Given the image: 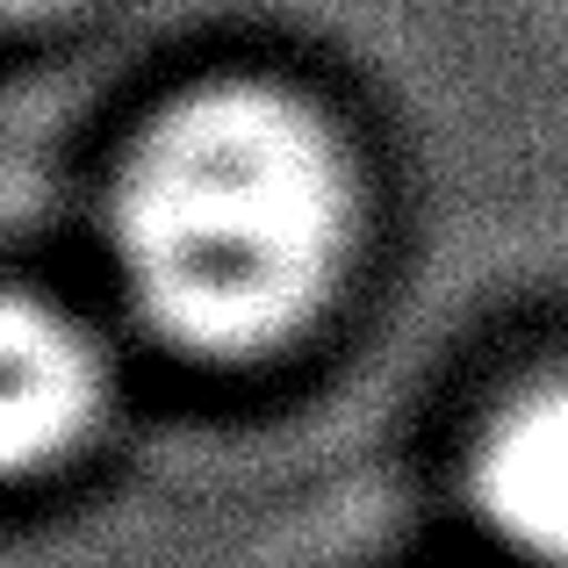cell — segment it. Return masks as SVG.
<instances>
[{"label": "cell", "mask_w": 568, "mask_h": 568, "mask_svg": "<svg viewBox=\"0 0 568 568\" xmlns=\"http://www.w3.org/2000/svg\"><path fill=\"white\" fill-rule=\"evenodd\" d=\"M361 216V159L324 101L281 80H202L130 138L109 245L173 353L252 367L324 324Z\"/></svg>", "instance_id": "6da1fadb"}, {"label": "cell", "mask_w": 568, "mask_h": 568, "mask_svg": "<svg viewBox=\"0 0 568 568\" xmlns=\"http://www.w3.org/2000/svg\"><path fill=\"white\" fill-rule=\"evenodd\" d=\"M468 504L526 568H568V367L497 403L468 446Z\"/></svg>", "instance_id": "7a4b0ae2"}, {"label": "cell", "mask_w": 568, "mask_h": 568, "mask_svg": "<svg viewBox=\"0 0 568 568\" xmlns=\"http://www.w3.org/2000/svg\"><path fill=\"white\" fill-rule=\"evenodd\" d=\"M0 367H8V396H0L8 475L14 483H37L43 468H65V460L101 432L109 375H101L94 338L72 324V310L43 303V295H29V288L8 303Z\"/></svg>", "instance_id": "3957f363"}, {"label": "cell", "mask_w": 568, "mask_h": 568, "mask_svg": "<svg viewBox=\"0 0 568 568\" xmlns=\"http://www.w3.org/2000/svg\"><path fill=\"white\" fill-rule=\"evenodd\" d=\"M72 8H80V0H8V14H14V22H22V29L51 22V14H72Z\"/></svg>", "instance_id": "277c9868"}]
</instances>
